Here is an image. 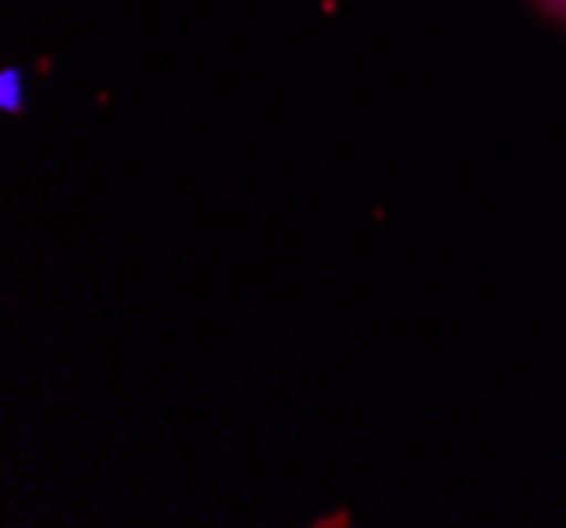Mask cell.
Returning <instances> with one entry per match:
<instances>
[{"instance_id": "6da1fadb", "label": "cell", "mask_w": 566, "mask_h": 528, "mask_svg": "<svg viewBox=\"0 0 566 528\" xmlns=\"http://www.w3.org/2000/svg\"><path fill=\"white\" fill-rule=\"evenodd\" d=\"M0 102H4V110H18V73L13 68L4 73V97Z\"/></svg>"}, {"instance_id": "7a4b0ae2", "label": "cell", "mask_w": 566, "mask_h": 528, "mask_svg": "<svg viewBox=\"0 0 566 528\" xmlns=\"http://www.w3.org/2000/svg\"><path fill=\"white\" fill-rule=\"evenodd\" d=\"M554 4H558V9H566V0H554Z\"/></svg>"}]
</instances>
